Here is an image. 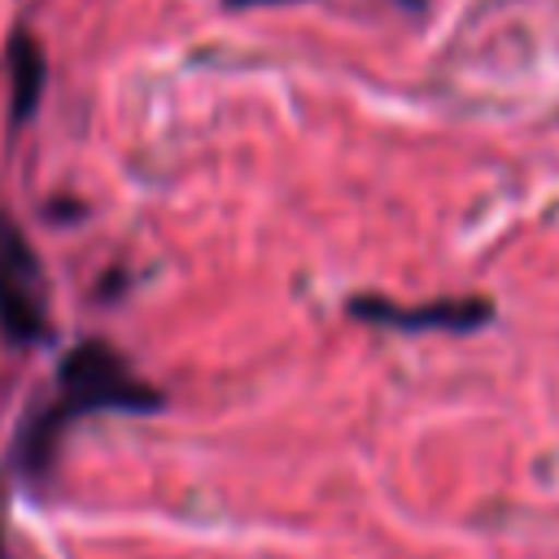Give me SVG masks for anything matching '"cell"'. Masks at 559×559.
<instances>
[{
	"label": "cell",
	"instance_id": "5b68a950",
	"mask_svg": "<svg viewBox=\"0 0 559 559\" xmlns=\"http://www.w3.org/2000/svg\"><path fill=\"white\" fill-rule=\"evenodd\" d=\"M231 9H258V4H293V0H223Z\"/></svg>",
	"mask_w": 559,
	"mask_h": 559
},
{
	"label": "cell",
	"instance_id": "3957f363",
	"mask_svg": "<svg viewBox=\"0 0 559 559\" xmlns=\"http://www.w3.org/2000/svg\"><path fill=\"white\" fill-rule=\"evenodd\" d=\"M349 314L358 323H376V328H393V332H454V336H467V332H476L493 319V301H485V297H437L428 306H397L389 297L358 293V297H349Z\"/></svg>",
	"mask_w": 559,
	"mask_h": 559
},
{
	"label": "cell",
	"instance_id": "7a4b0ae2",
	"mask_svg": "<svg viewBox=\"0 0 559 559\" xmlns=\"http://www.w3.org/2000/svg\"><path fill=\"white\" fill-rule=\"evenodd\" d=\"M0 332L9 345H35L48 332V280L22 236V227L0 210Z\"/></svg>",
	"mask_w": 559,
	"mask_h": 559
},
{
	"label": "cell",
	"instance_id": "277c9868",
	"mask_svg": "<svg viewBox=\"0 0 559 559\" xmlns=\"http://www.w3.org/2000/svg\"><path fill=\"white\" fill-rule=\"evenodd\" d=\"M44 79H48L44 48L35 44V35L13 31V39H9V122L13 127H22L31 118V109L39 105Z\"/></svg>",
	"mask_w": 559,
	"mask_h": 559
},
{
	"label": "cell",
	"instance_id": "8992f818",
	"mask_svg": "<svg viewBox=\"0 0 559 559\" xmlns=\"http://www.w3.org/2000/svg\"><path fill=\"white\" fill-rule=\"evenodd\" d=\"M397 4H406V9H424V0H397Z\"/></svg>",
	"mask_w": 559,
	"mask_h": 559
},
{
	"label": "cell",
	"instance_id": "6da1fadb",
	"mask_svg": "<svg viewBox=\"0 0 559 559\" xmlns=\"http://www.w3.org/2000/svg\"><path fill=\"white\" fill-rule=\"evenodd\" d=\"M162 389H153L148 380H140L131 371V362L109 345V341H79L61 367H57V389L52 397L26 415L17 441H13V459L22 463L26 476H39L57 445H61V432L83 419V415H96V411H131V415H144V411H162Z\"/></svg>",
	"mask_w": 559,
	"mask_h": 559
}]
</instances>
